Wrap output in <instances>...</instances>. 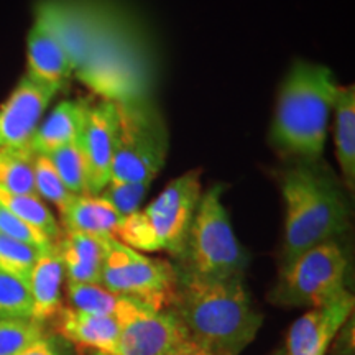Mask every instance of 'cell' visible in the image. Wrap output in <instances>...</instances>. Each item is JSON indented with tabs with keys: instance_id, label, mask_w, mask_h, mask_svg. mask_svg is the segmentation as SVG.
Wrapping results in <instances>:
<instances>
[{
	"instance_id": "obj_1",
	"label": "cell",
	"mask_w": 355,
	"mask_h": 355,
	"mask_svg": "<svg viewBox=\"0 0 355 355\" xmlns=\"http://www.w3.org/2000/svg\"><path fill=\"white\" fill-rule=\"evenodd\" d=\"M178 270L171 311L191 340L222 355L254 343L263 316L254 308L243 277L209 279Z\"/></svg>"
},
{
	"instance_id": "obj_2",
	"label": "cell",
	"mask_w": 355,
	"mask_h": 355,
	"mask_svg": "<svg viewBox=\"0 0 355 355\" xmlns=\"http://www.w3.org/2000/svg\"><path fill=\"white\" fill-rule=\"evenodd\" d=\"M339 87L327 66L295 61L278 91L270 130L272 145L301 162H318L326 146Z\"/></svg>"
},
{
	"instance_id": "obj_3",
	"label": "cell",
	"mask_w": 355,
	"mask_h": 355,
	"mask_svg": "<svg viewBox=\"0 0 355 355\" xmlns=\"http://www.w3.org/2000/svg\"><path fill=\"white\" fill-rule=\"evenodd\" d=\"M279 189L285 204L282 266L349 229L347 199L334 176L316 162H300L283 171Z\"/></svg>"
},
{
	"instance_id": "obj_4",
	"label": "cell",
	"mask_w": 355,
	"mask_h": 355,
	"mask_svg": "<svg viewBox=\"0 0 355 355\" xmlns=\"http://www.w3.org/2000/svg\"><path fill=\"white\" fill-rule=\"evenodd\" d=\"M146 46L139 24L127 13L74 74L102 101L150 99L152 58Z\"/></svg>"
},
{
	"instance_id": "obj_5",
	"label": "cell",
	"mask_w": 355,
	"mask_h": 355,
	"mask_svg": "<svg viewBox=\"0 0 355 355\" xmlns=\"http://www.w3.org/2000/svg\"><path fill=\"white\" fill-rule=\"evenodd\" d=\"M222 184H214L202 193L180 260L181 270L201 278L243 277L248 265L245 247L239 242L222 202Z\"/></svg>"
},
{
	"instance_id": "obj_6",
	"label": "cell",
	"mask_w": 355,
	"mask_h": 355,
	"mask_svg": "<svg viewBox=\"0 0 355 355\" xmlns=\"http://www.w3.org/2000/svg\"><path fill=\"white\" fill-rule=\"evenodd\" d=\"M115 104L119 133L110 180L122 183H153L166 163L165 119L152 99Z\"/></svg>"
},
{
	"instance_id": "obj_7",
	"label": "cell",
	"mask_w": 355,
	"mask_h": 355,
	"mask_svg": "<svg viewBox=\"0 0 355 355\" xmlns=\"http://www.w3.org/2000/svg\"><path fill=\"white\" fill-rule=\"evenodd\" d=\"M349 259L336 241L319 243L279 268L268 300L282 308H318L347 291Z\"/></svg>"
},
{
	"instance_id": "obj_8",
	"label": "cell",
	"mask_w": 355,
	"mask_h": 355,
	"mask_svg": "<svg viewBox=\"0 0 355 355\" xmlns=\"http://www.w3.org/2000/svg\"><path fill=\"white\" fill-rule=\"evenodd\" d=\"M176 282L178 270L170 261L152 259L109 237L101 273L105 290L162 311L171 306Z\"/></svg>"
},
{
	"instance_id": "obj_9",
	"label": "cell",
	"mask_w": 355,
	"mask_h": 355,
	"mask_svg": "<svg viewBox=\"0 0 355 355\" xmlns=\"http://www.w3.org/2000/svg\"><path fill=\"white\" fill-rule=\"evenodd\" d=\"M202 193L201 170L196 168L171 180L145 209H140L158 252L181 260Z\"/></svg>"
},
{
	"instance_id": "obj_10",
	"label": "cell",
	"mask_w": 355,
	"mask_h": 355,
	"mask_svg": "<svg viewBox=\"0 0 355 355\" xmlns=\"http://www.w3.org/2000/svg\"><path fill=\"white\" fill-rule=\"evenodd\" d=\"M114 318L119 322L114 355H168L188 336L171 309H155L127 296H121Z\"/></svg>"
},
{
	"instance_id": "obj_11",
	"label": "cell",
	"mask_w": 355,
	"mask_h": 355,
	"mask_svg": "<svg viewBox=\"0 0 355 355\" xmlns=\"http://www.w3.org/2000/svg\"><path fill=\"white\" fill-rule=\"evenodd\" d=\"M60 87L24 76L0 105V150L28 148L43 114Z\"/></svg>"
},
{
	"instance_id": "obj_12",
	"label": "cell",
	"mask_w": 355,
	"mask_h": 355,
	"mask_svg": "<svg viewBox=\"0 0 355 355\" xmlns=\"http://www.w3.org/2000/svg\"><path fill=\"white\" fill-rule=\"evenodd\" d=\"M119 114L112 101L89 105L81 145L87 162V194L97 196L110 181L117 145Z\"/></svg>"
},
{
	"instance_id": "obj_13",
	"label": "cell",
	"mask_w": 355,
	"mask_h": 355,
	"mask_svg": "<svg viewBox=\"0 0 355 355\" xmlns=\"http://www.w3.org/2000/svg\"><path fill=\"white\" fill-rule=\"evenodd\" d=\"M352 313L354 296L349 290L329 303L311 308L290 326L283 355H326Z\"/></svg>"
},
{
	"instance_id": "obj_14",
	"label": "cell",
	"mask_w": 355,
	"mask_h": 355,
	"mask_svg": "<svg viewBox=\"0 0 355 355\" xmlns=\"http://www.w3.org/2000/svg\"><path fill=\"white\" fill-rule=\"evenodd\" d=\"M26 76L60 89L73 74V66L63 44L50 26L38 17H35V24L26 38Z\"/></svg>"
},
{
	"instance_id": "obj_15",
	"label": "cell",
	"mask_w": 355,
	"mask_h": 355,
	"mask_svg": "<svg viewBox=\"0 0 355 355\" xmlns=\"http://www.w3.org/2000/svg\"><path fill=\"white\" fill-rule=\"evenodd\" d=\"M109 237L64 232L55 245L61 257L68 283H96L101 285L102 265Z\"/></svg>"
},
{
	"instance_id": "obj_16",
	"label": "cell",
	"mask_w": 355,
	"mask_h": 355,
	"mask_svg": "<svg viewBox=\"0 0 355 355\" xmlns=\"http://www.w3.org/2000/svg\"><path fill=\"white\" fill-rule=\"evenodd\" d=\"M89 105L91 104L84 101L60 102L40 123L30 141V152L48 157L56 150L81 139Z\"/></svg>"
},
{
	"instance_id": "obj_17",
	"label": "cell",
	"mask_w": 355,
	"mask_h": 355,
	"mask_svg": "<svg viewBox=\"0 0 355 355\" xmlns=\"http://www.w3.org/2000/svg\"><path fill=\"white\" fill-rule=\"evenodd\" d=\"M64 268L55 243L40 252L28 277V288L32 295V319L43 324L56 316L61 309V285Z\"/></svg>"
},
{
	"instance_id": "obj_18",
	"label": "cell",
	"mask_w": 355,
	"mask_h": 355,
	"mask_svg": "<svg viewBox=\"0 0 355 355\" xmlns=\"http://www.w3.org/2000/svg\"><path fill=\"white\" fill-rule=\"evenodd\" d=\"M58 329L64 339L83 349L115 354L119 340V322L114 316H96L64 308L58 313Z\"/></svg>"
},
{
	"instance_id": "obj_19",
	"label": "cell",
	"mask_w": 355,
	"mask_h": 355,
	"mask_svg": "<svg viewBox=\"0 0 355 355\" xmlns=\"http://www.w3.org/2000/svg\"><path fill=\"white\" fill-rule=\"evenodd\" d=\"M64 232H79L94 237H115L123 217L104 198L79 194L60 211Z\"/></svg>"
},
{
	"instance_id": "obj_20",
	"label": "cell",
	"mask_w": 355,
	"mask_h": 355,
	"mask_svg": "<svg viewBox=\"0 0 355 355\" xmlns=\"http://www.w3.org/2000/svg\"><path fill=\"white\" fill-rule=\"evenodd\" d=\"M334 145L344 183L350 191L355 184V87L340 86L334 104Z\"/></svg>"
},
{
	"instance_id": "obj_21",
	"label": "cell",
	"mask_w": 355,
	"mask_h": 355,
	"mask_svg": "<svg viewBox=\"0 0 355 355\" xmlns=\"http://www.w3.org/2000/svg\"><path fill=\"white\" fill-rule=\"evenodd\" d=\"M0 204L10 211L13 216L19 217L21 222H25L26 225H30V227L42 234L43 237H46L51 243H56L63 235L56 217L53 216V212L48 209L46 204L38 196H33V194H12L0 189Z\"/></svg>"
},
{
	"instance_id": "obj_22",
	"label": "cell",
	"mask_w": 355,
	"mask_h": 355,
	"mask_svg": "<svg viewBox=\"0 0 355 355\" xmlns=\"http://www.w3.org/2000/svg\"><path fill=\"white\" fill-rule=\"evenodd\" d=\"M35 155L30 148L0 150V189L12 194H33Z\"/></svg>"
},
{
	"instance_id": "obj_23",
	"label": "cell",
	"mask_w": 355,
	"mask_h": 355,
	"mask_svg": "<svg viewBox=\"0 0 355 355\" xmlns=\"http://www.w3.org/2000/svg\"><path fill=\"white\" fill-rule=\"evenodd\" d=\"M48 158L71 194H87V162L81 139L56 150Z\"/></svg>"
},
{
	"instance_id": "obj_24",
	"label": "cell",
	"mask_w": 355,
	"mask_h": 355,
	"mask_svg": "<svg viewBox=\"0 0 355 355\" xmlns=\"http://www.w3.org/2000/svg\"><path fill=\"white\" fill-rule=\"evenodd\" d=\"M69 308L96 316H115L121 296L96 283H68Z\"/></svg>"
},
{
	"instance_id": "obj_25",
	"label": "cell",
	"mask_w": 355,
	"mask_h": 355,
	"mask_svg": "<svg viewBox=\"0 0 355 355\" xmlns=\"http://www.w3.org/2000/svg\"><path fill=\"white\" fill-rule=\"evenodd\" d=\"M0 319H32L28 279L0 268Z\"/></svg>"
},
{
	"instance_id": "obj_26",
	"label": "cell",
	"mask_w": 355,
	"mask_h": 355,
	"mask_svg": "<svg viewBox=\"0 0 355 355\" xmlns=\"http://www.w3.org/2000/svg\"><path fill=\"white\" fill-rule=\"evenodd\" d=\"M33 175H35V193L44 201L55 204L58 209H63L71 201L74 194H71L66 188L55 166L51 165L50 158L44 155H35L33 159Z\"/></svg>"
},
{
	"instance_id": "obj_27",
	"label": "cell",
	"mask_w": 355,
	"mask_h": 355,
	"mask_svg": "<svg viewBox=\"0 0 355 355\" xmlns=\"http://www.w3.org/2000/svg\"><path fill=\"white\" fill-rule=\"evenodd\" d=\"M43 336V324L33 319H0V355H19Z\"/></svg>"
},
{
	"instance_id": "obj_28",
	"label": "cell",
	"mask_w": 355,
	"mask_h": 355,
	"mask_svg": "<svg viewBox=\"0 0 355 355\" xmlns=\"http://www.w3.org/2000/svg\"><path fill=\"white\" fill-rule=\"evenodd\" d=\"M43 248H37L0 234V268L28 279Z\"/></svg>"
},
{
	"instance_id": "obj_29",
	"label": "cell",
	"mask_w": 355,
	"mask_h": 355,
	"mask_svg": "<svg viewBox=\"0 0 355 355\" xmlns=\"http://www.w3.org/2000/svg\"><path fill=\"white\" fill-rule=\"evenodd\" d=\"M150 186L152 183H122V181L110 180L99 196L112 204L114 209L122 217H127L140 211Z\"/></svg>"
},
{
	"instance_id": "obj_30",
	"label": "cell",
	"mask_w": 355,
	"mask_h": 355,
	"mask_svg": "<svg viewBox=\"0 0 355 355\" xmlns=\"http://www.w3.org/2000/svg\"><path fill=\"white\" fill-rule=\"evenodd\" d=\"M0 234L7 235V237L10 239H15V241L28 243V245H33L37 248L53 245L46 237H43V235L37 232V230L30 227V225H26L25 222H21L19 217L13 216L10 211L6 209L2 204H0Z\"/></svg>"
},
{
	"instance_id": "obj_31",
	"label": "cell",
	"mask_w": 355,
	"mask_h": 355,
	"mask_svg": "<svg viewBox=\"0 0 355 355\" xmlns=\"http://www.w3.org/2000/svg\"><path fill=\"white\" fill-rule=\"evenodd\" d=\"M19 355H63L58 339L51 336H43L28 347L21 350Z\"/></svg>"
},
{
	"instance_id": "obj_32",
	"label": "cell",
	"mask_w": 355,
	"mask_h": 355,
	"mask_svg": "<svg viewBox=\"0 0 355 355\" xmlns=\"http://www.w3.org/2000/svg\"><path fill=\"white\" fill-rule=\"evenodd\" d=\"M168 355H222V354H217L214 350L202 347V345L194 343V340H191L189 337L186 336L184 339H181L180 343L170 350V354Z\"/></svg>"
},
{
	"instance_id": "obj_33",
	"label": "cell",
	"mask_w": 355,
	"mask_h": 355,
	"mask_svg": "<svg viewBox=\"0 0 355 355\" xmlns=\"http://www.w3.org/2000/svg\"><path fill=\"white\" fill-rule=\"evenodd\" d=\"M275 355H283V354H275Z\"/></svg>"
}]
</instances>
